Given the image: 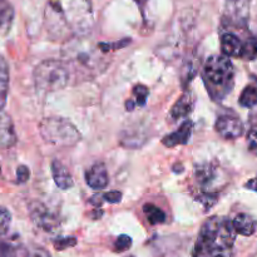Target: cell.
Returning <instances> with one entry per match:
<instances>
[{
    "mask_svg": "<svg viewBox=\"0 0 257 257\" xmlns=\"http://www.w3.org/2000/svg\"><path fill=\"white\" fill-rule=\"evenodd\" d=\"M132 246V238L128 235H120L114 243V248L118 252H124Z\"/></svg>",
    "mask_w": 257,
    "mask_h": 257,
    "instance_id": "obj_25",
    "label": "cell"
},
{
    "mask_svg": "<svg viewBox=\"0 0 257 257\" xmlns=\"http://www.w3.org/2000/svg\"><path fill=\"white\" fill-rule=\"evenodd\" d=\"M44 27L54 42L67 43L87 37L94 27L92 3L90 0H48Z\"/></svg>",
    "mask_w": 257,
    "mask_h": 257,
    "instance_id": "obj_1",
    "label": "cell"
},
{
    "mask_svg": "<svg viewBox=\"0 0 257 257\" xmlns=\"http://www.w3.org/2000/svg\"><path fill=\"white\" fill-rule=\"evenodd\" d=\"M10 72L9 64L3 55H0V112L4 110L7 105L8 93H9Z\"/></svg>",
    "mask_w": 257,
    "mask_h": 257,
    "instance_id": "obj_17",
    "label": "cell"
},
{
    "mask_svg": "<svg viewBox=\"0 0 257 257\" xmlns=\"http://www.w3.org/2000/svg\"><path fill=\"white\" fill-rule=\"evenodd\" d=\"M18 250L9 242L0 241V257H18Z\"/></svg>",
    "mask_w": 257,
    "mask_h": 257,
    "instance_id": "obj_26",
    "label": "cell"
},
{
    "mask_svg": "<svg viewBox=\"0 0 257 257\" xmlns=\"http://www.w3.org/2000/svg\"><path fill=\"white\" fill-rule=\"evenodd\" d=\"M12 225V213L4 206H0V236L7 235Z\"/></svg>",
    "mask_w": 257,
    "mask_h": 257,
    "instance_id": "obj_23",
    "label": "cell"
},
{
    "mask_svg": "<svg viewBox=\"0 0 257 257\" xmlns=\"http://www.w3.org/2000/svg\"><path fill=\"white\" fill-rule=\"evenodd\" d=\"M131 43V39L125 38V39L119 40V42H115V43H99L98 44V48L102 50L103 53H107L109 50H114V49H120V48H124L125 45H128Z\"/></svg>",
    "mask_w": 257,
    "mask_h": 257,
    "instance_id": "obj_24",
    "label": "cell"
},
{
    "mask_svg": "<svg viewBox=\"0 0 257 257\" xmlns=\"http://www.w3.org/2000/svg\"><path fill=\"white\" fill-rule=\"evenodd\" d=\"M0 172H2V167H0Z\"/></svg>",
    "mask_w": 257,
    "mask_h": 257,
    "instance_id": "obj_34",
    "label": "cell"
},
{
    "mask_svg": "<svg viewBox=\"0 0 257 257\" xmlns=\"http://www.w3.org/2000/svg\"><path fill=\"white\" fill-rule=\"evenodd\" d=\"M215 257H231V256H225V255H218V256H215Z\"/></svg>",
    "mask_w": 257,
    "mask_h": 257,
    "instance_id": "obj_33",
    "label": "cell"
},
{
    "mask_svg": "<svg viewBox=\"0 0 257 257\" xmlns=\"http://www.w3.org/2000/svg\"><path fill=\"white\" fill-rule=\"evenodd\" d=\"M30 177V170L27 166H19L17 170V181L18 183H25L28 182Z\"/></svg>",
    "mask_w": 257,
    "mask_h": 257,
    "instance_id": "obj_29",
    "label": "cell"
},
{
    "mask_svg": "<svg viewBox=\"0 0 257 257\" xmlns=\"http://www.w3.org/2000/svg\"><path fill=\"white\" fill-rule=\"evenodd\" d=\"M241 58H245V59L250 60L257 59V38H252V39L243 43Z\"/></svg>",
    "mask_w": 257,
    "mask_h": 257,
    "instance_id": "obj_22",
    "label": "cell"
},
{
    "mask_svg": "<svg viewBox=\"0 0 257 257\" xmlns=\"http://www.w3.org/2000/svg\"><path fill=\"white\" fill-rule=\"evenodd\" d=\"M17 143V133L14 123L9 114L2 110L0 112V150H9Z\"/></svg>",
    "mask_w": 257,
    "mask_h": 257,
    "instance_id": "obj_11",
    "label": "cell"
},
{
    "mask_svg": "<svg viewBox=\"0 0 257 257\" xmlns=\"http://www.w3.org/2000/svg\"><path fill=\"white\" fill-rule=\"evenodd\" d=\"M102 53L98 45H93L85 37L75 38L67 42L62 60L69 74L79 80H87L102 74L109 65V59Z\"/></svg>",
    "mask_w": 257,
    "mask_h": 257,
    "instance_id": "obj_2",
    "label": "cell"
},
{
    "mask_svg": "<svg viewBox=\"0 0 257 257\" xmlns=\"http://www.w3.org/2000/svg\"><path fill=\"white\" fill-rule=\"evenodd\" d=\"M195 95L192 92L187 90V92L183 93L180 98L177 99V102L173 104L172 109H171V118L172 120H180L182 118H187L191 114V112L193 110L195 107Z\"/></svg>",
    "mask_w": 257,
    "mask_h": 257,
    "instance_id": "obj_13",
    "label": "cell"
},
{
    "mask_svg": "<svg viewBox=\"0 0 257 257\" xmlns=\"http://www.w3.org/2000/svg\"><path fill=\"white\" fill-rule=\"evenodd\" d=\"M33 78L38 89L45 93H52L67 87L70 74L63 60L47 59L35 67Z\"/></svg>",
    "mask_w": 257,
    "mask_h": 257,
    "instance_id": "obj_6",
    "label": "cell"
},
{
    "mask_svg": "<svg viewBox=\"0 0 257 257\" xmlns=\"http://www.w3.org/2000/svg\"><path fill=\"white\" fill-rule=\"evenodd\" d=\"M25 257H50V255L43 248H34L33 251L25 253Z\"/></svg>",
    "mask_w": 257,
    "mask_h": 257,
    "instance_id": "obj_31",
    "label": "cell"
},
{
    "mask_svg": "<svg viewBox=\"0 0 257 257\" xmlns=\"http://www.w3.org/2000/svg\"><path fill=\"white\" fill-rule=\"evenodd\" d=\"M143 212L151 225H160L166 221V213L153 203H146L143 206Z\"/></svg>",
    "mask_w": 257,
    "mask_h": 257,
    "instance_id": "obj_19",
    "label": "cell"
},
{
    "mask_svg": "<svg viewBox=\"0 0 257 257\" xmlns=\"http://www.w3.org/2000/svg\"><path fill=\"white\" fill-rule=\"evenodd\" d=\"M14 8L8 0H0V30L8 32L14 20Z\"/></svg>",
    "mask_w": 257,
    "mask_h": 257,
    "instance_id": "obj_18",
    "label": "cell"
},
{
    "mask_svg": "<svg viewBox=\"0 0 257 257\" xmlns=\"http://www.w3.org/2000/svg\"><path fill=\"white\" fill-rule=\"evenodd\" d=\"M247 146L251 153L257 156V127L251 128L247 135Z\"/></svg>",
    "mask_w": 257,
    "mask_h": 257,
    "instance_id": "obj_28",
    "label": "cell"
},
{
    "mask_svg": "<svg viewBox=\"0 0 257 257\" xmlns=\"http://www.w3.org/2000/svg\"><path fill=\"white\" fill-rule=\"evenodd\" d=\"M195 177L196 181H197V185L200 186V188L203 192L212 193L210 191V188L212 187L213 183H215L218 178L217 167H215L212 163H201V165H196Z\"/></svg>",
    "mask_w": 257,
    "mask_h": 257,
    "instance_id": "obj_9",
    "label": "cell"
},
{
    "mask_svg": "<svg viewBox=\"0 0 257 257\" xmlns=\"http://www.w3.org/2000/svg\"><path fill=\"white\" fill-rule=\"evenodd\" d=\"M242 47L243 43L233 33H225L221 37V49H222L223 55H226V57L241 58Z\"/></svg>",
    "mask_w": 257,
    "mask_h": 257,
    "instance_id": "obj_15",
    "label": "cell"
},
{
    "mask_svg": "<svg viewBox=\"0 0 257 257\" xmlns=\"http://www.w3.org/2000/svg\"><path fill=\"white\" fill-rule=\"evenodd\" d=\"M85 182L93 190H103L109 183L107 167L104 163H95L85 172Z\"/></svg>",
    "mask_w": 257,
    "mask_h": 257,
    "instance_id": "obj_12",
    "label": "cell"
},
{
    "mask_svg": "<svg viewBox=\"0 0 257 257\" xmlns=\"http://www.w3.org/2000/svg\"><path fill=\"white\" fill-rule=\"evenodd\" d=\"M236 233L242 236H252L256 232L257 221L247 213H238L232 221Z\"/></svg>",
    "mask_w": 257,
    "mask_h": 257,
    "instance_id": "obj_16",
    "label": "cell"
},
{
    "mask_svg": "<svg viewBox=\"0 0 257 257\" xmlns=\"http://www.w3.org/2000/svg\"><path fill=\"white\" fill-rule=\"evenodd\" d=\"M103 200L109 203H118L122 200V193L119 191H109L103 195Z\"/></svg>",
    "mask_w": 257,
    "mask_h": 257,
    "instance_id": "obj_30",
    "label": "cell"
},
{
    "mask_svg": "<svg viewBox=\"0 0 257 257\" xmlns=\"http://www.w3.org/2000/svg\"><path fill=\"white\" fill-rule=\"evenodd\" d=\"M150 89L143 84H137L133 88V95H135V103L138 107H145L147 103Z\"/></svg>",
    "mask_w": 257,
    "mask_h": 257,
    "instance_id": "obj_21",
    "label": "cell"
},
{
    "mask_svg": "<svg viewBox=\"0 0 257 257\" xmlns=\"http://www.w3.org/2000/svg\"><path fill=\"white\" fill-rule=\"evenodd\" d=\"M39 133L45 143L59 148L73 147L82 140L78 128L63 117H45L39 123Z\"/></svg>",
    "mask_w": 257,
    "mask_h": 257,
    "instance_id": "obj_5",
    "label": "cell"
},
{
    "mask_svg": "<svg viewBox=\"0 0 257 257\" xmlns=\"http://www.w3.org/2000/svg\"><path fill=\"white\" fill-rule=\"evenodd\" d=\"M29 216L33 223L45 232H52L59 226V218L57 213L53 212L39 201H33L29 203Z\"/></svg>",
    "mask_w": 257,
    "mask_h": 257,
    "instance_id": "obj_7",
    "label": "cell"
},
{
    "mask_svg": "<svg viewBox=\"0 0 257 257\" xmlns=\"http://www.w3.org/2000/svg\"><path fill=\"white\" fill-rule=\"evenodd\" d=\"M216 132L225 140H236L243 133V124L236 115L223 114L216 120Z\"/></svg>",
    "mask_w": 257,
    "mask_h": 257,
    "instance_id": "obj_8",
    "label": "cell"
},
{
    "mask_svg": "<svg viewBox=\"0 0 257 257\" xmlns=\"http://www.w3.org/2000/svg\"><path fill=\"white\" fill-rule=\"evenodd\" d=\"M135 105H136V103L133 102V100H127V102H125V109L127 110H133L135 109Z\"/></svg>",
    "mask_w": 257,
    "mask_h": 257,
    "instance_id": "obj_32",
    "label": "cell"
},
{
    "mask_svg": "<svg viewBox=\"0 0 257 257\" xmlns=\"http://www.w3.org/2000/svg\"><path fill=\"white\" fill-rule=\"evenodd\" d=\"M238 103L243 108H252L257 105V87L255 84H248L241 92Z\"/></svg>",
    "mask_w": 257,
    "mask_h": 257,
    "instance_id": "obj_20",
    "label": "cell"
},
{
    "mask_svg": "<svg viewBox=\"0 0 257 257\" xmlns=\"http://www.w3.org/2000/svg\"><path fill=\"white\" fill-rule=\"evenodd\" d=\"M193 122L191 119H186L182 124L180 125L177 131L165 136L162 140V145L168 148H175L177 146L187 145L190 141L191 135H192Z\"/></svg>",
    "mask_w": 257,
    "mask_h": 257,
    "instance_id": "obj_10",
    "label": "cell"
},
{
    "mask_svg": "<svg viewBox=\"0 0 257 257\" xmlns=\"http://www.w3.org/2000/svg\"><path fill=\"white\" fill-rule=\"evenodd\" d=\"M75 245H77V240L74 237H60L54 241V247L59 251L65 250L68 247H73Z\"/></svg>",
    "mask_w": 257,
    "mask_h": 257,
    "instance_id": "obj_27",
    "label": "cell"
},
{
    "mask_svg": "<svg viewBox=\"0 0 257 257\" xmlns=\"http://www.w3.org/2000/svg\"><path fill=\"white\" fill-rule=\"evenodd\" d=\"M202 79L211 99L222 102L235 83V69L230 58L223 54L211 55L203 65Z\"/></svg>",
    "mask_w": 257,
    "mask_h": 257,
    "instance_id": "obj_4",
    "label": "cell"
},
{
    "mask_svg": "<svg viewBox=\"0 0 257 257\" xmlns=\"http://www.w3.org/2000/svg\"><path fill=\"white\" fill-rule=\"evenodd\" d=\"M52 176L55 185H57L58 188H60V190L67 191L74 186L72 175L69 173L68 168L65 167L62 162H59V161L57 160H54L52 162Z\"/></svg>",
    "mask_w": 257,
    "mask_h": 257,
    "instance_id": "obj_14",
    "label": "cell"
},
{
    "mask_svg": "<svg viewBox=\"0 0 257 257\" xmlns=\"http://www.w3.org/2000/svg\"><path fill=\"white\" fill-rule=\"evenodd\" d=\"M235 240L236 231L232 226V221L213 216L201 227L193 250V257L231 256Z\"/></svg>",
    "mask_w": 257,
    "mask_h": 257,
    "instance_id": "obj_3",
    "label": "cell"
}]
</instances>
